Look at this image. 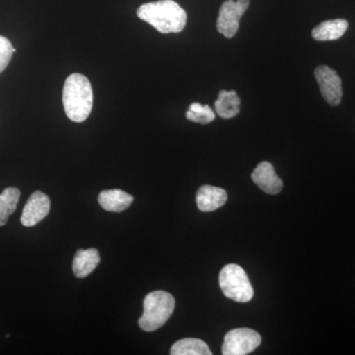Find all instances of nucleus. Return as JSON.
<instances>
[{
    "mask_svg": "<svg viewBox=\"0 0 355 355\" xmlns=\"http://www.w3.org/2000/svg\"><path fill=\"white\" fill-rule=\"evenodd\" d=\"M252 180L261 191L268 195H277L284 187V183L275 173L272 163L266 161H263L257 166L252 174Z\"/></svg>",
    "mask_w": 355,
    "mask_h": 355,
    "instance_id": "9",
    "label": "nucleus"
},
{
    "mask_svg": "<svg viewBox=\"0 0 355 355\" xmlns=\"http://www.w3.org/2000/svg\"><path fill=\"white\" fill-rule=\"evenodd\" d=\"M139 19L155 28L162 34L183 31L187 13L174 0H159L142 4L137 11Z\"/></svg>",
    "mask_w": 355,
    "mask_h": 355,
    "instance_id": "1",
    "label": "nucleus"
},
{
    "mask_svg": "<svg viewBox=\"0 0 355 355\" xmlns=\"http://www.w3.org/2000/svg\"><path fill=\"white\" fill-rule=\"evenodd\" d=\"M175 309V299L172 294L157 291L147 294L144 301V315L139 324L144 331H154L167 323Z\"/></svg>",
    "mask_w": 355,
    "mask_h": 355,
    "instance_id": "3",
    "label": "nucleus"
},
{
    "mask_svg": "<svg viewBox=\"0 0 355 355\" xmlns=\"http://www.w3.org/2000/svg\"><path fill=\"white\" fill-rule=\"evenodd\" d=\"M98 202L102 209L110 212H121L128 209L133 202V197L125 191L118 190H106L100 193Z\"/></svg>",
    "mask_w": 355,
    "mask_h": 355,
    "instance_id": "12",
    "label": "nucleus"
},
{
    "mask_svg": "<svg viewBox=\"0 0 355 355\" xmlns=\"http://www.w3.org/2000/svg\"><path fill=\"white\" fill-rule=\"evenodd\" d=\"M261 343V338L258 331L248 328L234 329L229 331L224 338L222 354H249L254 352Z\"/></svg>",
    "mask_w": 355,
    "mask_h": 355,
    "instance_id": "5",
    "label": "nucleus"
},
{
    "mask_svg": "<svg viewBox=\"0 0 355 355\" xmlns=\"http://www.w3.org/2000/svg\"><path fill=\"white\" fill-rule=\"evenodd\" d=\"M187 119L193 123L200 125H207L216 120V113L209 105H202L200 103H193L186 114Z\"/></svg>",
    "mask_w": 355,
    "mask_h": 355,
    "instance_id": "17",
    "label": "nucleus"
},
{
    "mask_svg": "<svg viewBox=\"0 0 355 355\" xmlns=\"http://www.w3.org/2000/svg\"><path fill=\"white\" fill-rule=\"evenodd\" d=\"M16 50L6 37L0 35V73L6 70Z\"/></svg>",
    "mask_w": 355,
    "mask_h": 355,
    "instance_id": "18",
    "label": "nucleus"
},
{
    "mask_svg": "<svg viewBox=\"0 0 355 355\" xmlns=\"http://www.w3.org/2000/svg\"><path fill=\"white\" fill-rule=\"evenodd\" d=\"M250 0H226L219 9L216 27L225 38L231 39L239 30L240 19L246 12Z\"/></svg>",
    "mask_w": 355,
    "mask_h": 355,
    "instance_id": "6",
    "label": "nucleus"
},
{
    "mask_svg": "<svg viewBox=\"0 0 355 355\" xmlns=\"http://www.w3.org/2000/svg\"><path fill=\"white\" fill-rule=\"evenodd\" d=\"M315 77L321 94L331 107L340 104L343 98L342 79L328 65H320L315 69Z\"/></svg>",
    "mask_w": 355,
    "mask_h": 355,
    "instance_id": "7",
    "label": "nucleus"
},
{
    "mask_svg": "<svg viewBox=\"0 0 355 355\" xmlns=\"http://www.w3.org/2000/svg\"><path fill=\"white\" fill-rule=\"evenodd\" d=\"M62 102L70 121L83 123L90 116L93 107V90L87 77L73 73L65 80Z\"/></svg>",
    "mask_w": 355,
    "mask_h": 355,
    "instance_id": "2",
    "label": "nucleus"
},
{
    "mask_svg": "<svg viewBox=\"0 0 355 355\" xmlns=\"http://www.w3.org/2000/svg\"><path fill=\"white\" fill-rule=\"evenodd\" d=\"M172 355H211L209 345L200 338H183L172 345Z\"/></svg>",
    "mask_w": 355,
    "mask_h": 355,
    "instance_id": "15",
    "label": "nucleus"
},
{
    "mask_svg": "<svg viewBox=\"0 0 355 355\" xmlns=\"http://www.w3.org/2000/svg\"><path fill=\"white\" fill-rule=\"evenodd\" d=\"M347 28L349 22L345 19L324 21L313 29L312 37L316 41H334L342 38Z\"/></svg>",
    "mask_w": 355,
    "mask_h": 355,
    "instance_id": "13",
    "label": "nucleus"
},
{
    "mask_svg": "<svg viewBox=\"0 0 355 355\" xmlns=\"http://www.w3.org/2000/svg\"><path fill=\"white\" fill-rule=\"evenodd\" d=\"M241 100L236 91L222 90L214 103L216 113L224 120L234 118L240 112Z\"/></svg>",
    "mask_w": 355,
    "mask_h": 355,
    "instance_id": "14",
    "label": "nucleus"
},
{
    "mask_svg": "<svg viewBox=\"0 0 355 355\" xmlns=\"http://www.w3.org/2000/svg\"><path fill=\"white\" fill-rule=\"evenodd\" d=\"M50 209V198L42 191H35L23 209L21 223L25 227H33L48 216Z\"/></svg>",
    "mask_w": 355,
    "mask_h": 355,
    "instance_id": "8",
    "label": "nucleus"
},
{
    "mask_svg": "<svg viewBox=\"0 0 355 355\" xmlns=\"http://www.w3.org/2000/svg\"><path fill=\"white\" fill-rule=\"evenodd\" d=\"M196 198H197V205L200 211H214L219 207H223L227 202V193L223 189L205 184L198 191Z\"/></svg>",
    "mask_w": 355,
    "mask_h": 355,
    "instance_id": "10",
    "label": "nucleus"
},
{
    "mask_svg": "<svg viewBox=\"0 0 355 355\" xmlns=\"http://www.w3.org/2000/svg\"><path fill=\"white\" fill-rule=\"evenodd\" d=\"M100 254L97 249L91 248L87 250H78L72 263V270L77 279L88 277L99 265Z\"/></svg>",
    "mask_w": 355,
    "mask_h": 355,
    "instance_id": "11",
    "label": "nucleus"
},
{
    "mask_svg": "<svg viewBox=\"0 0 355 355\" xmlns=\"http://www.w3.org/2000/svg\"><path fill=\"white\" fill-rule=\"evenodd\" d=\"M219 286L224 295L239 303H247L254 296V289L241 266L230 263L222 268Z\"/></svg>",
    "mask_w": 355,
    "mask_h": 355,
    "instance_id": "4",
    "label": "nucleus"
},
{
    "mask_svg": "<svg viewBox=\"0 0 355 355\" xmlns=\"http://www.w3.org/2000/svg\"><path fill=\"white\" fill-rule=\"evenodd\" d=\"M21 191L19 189L6 188L0 193V227L6 225L9 216L17 209L19 202Z\"/></svg>",
    "mask_w": 355,
    "mask_h": 355,
    "instance_id": "16",
    "label": "nucleus"
}]
</instances>
